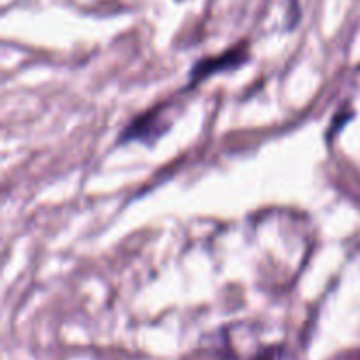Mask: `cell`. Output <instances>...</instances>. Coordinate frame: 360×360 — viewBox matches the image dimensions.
Listing matches in <instances>:
<instances>
[{
	"instance_id": "cell-1",
	"label": "cell",
	"mask_w": 360,
	"mask_h": 360,
	"mask_svg": "<svg viewBox=\"0 0 360 360\" xmlns=\"http://www.w3.org/2000/svg\"><path fill=\"white\" fill-rule=\"evenodd\" d=\"M164 115L165 111L162 105L150 109L144 115H139L122 130V134L118 136V143L125 144L139 141V143L150 144L151 146L171 129V123L164 118Z\"/></svg>"
},
{
	"instance_id": "cell-2",
	"label": "cell",
	"mask_w": 360,
	"mask_h": 360,
	"mask_svg": "<svg viewBox=\"0 0 360 360\" xmlns=\"http://www.w3.org/2000/svg\"><path fill=\"white\" fill-rule=\"evenodd\" d=\"M248 60L250 55L248 49H246V44H238L234 46V48L227 49L225 53H221V55L207 56V58L199 60V62L192 67V70H190V79L186 90L197 86V84H200L204 79H207L210 76H214V74L239 69V67L245 65Z\"/></svg>"
},
{
	"instance_id": "cell-3",
	"label": "cell",
	"mask_w": 360,
	"mask_h": 360,
	"mask_svg": "<svg viewBox=\"0 0 360 360\" xmlns=\"http://www.w3.org/2000/svg\"><path fill=\"white\" fill-rule=\"evenodd\" d=\"M276 348H264V350H260L255 357H252L250 360H276Z\"/></svg>"
}]
</instances>
